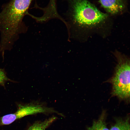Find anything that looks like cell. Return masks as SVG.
Masks as SVG:
<instances>
[{
  "instance_id": "obj_8",
  "label": "cell",
  "mask_w": 130,
  "mask_h": 130,
  "mask_svg": "<svg viewBox=\"0 0 130 130\" xmlns=\"http://www.w3.org/2000/svg\"><path fill=\"white\" fill-rule=\"evenodd\" d=\"M115 119V123L110 130H130L129 117H128L124 119L120 118Z\"/></svg>"
},
{
  "instance_id": "obj_4",
  "label": "cell",
  "mask_w": 130,
  "mask_h": 130,
  "mask_svg": "<svg viewBox=\"0 0 130 130\" xmlns=\"http://www.w3.org/2000/svg\"><path fill=\"white\" fill-rule=\"evenodd\" d=\"M17 111L14 113L5 115L1 117L0 124L5 125L9 124L15 120L24 117L38 113H60L53 109L41 104L31 103L25 105L19 104Z\"/></svg>"
},
{
  "instance_id": "obj_6",
  "label": "cell",
  "mask_w": 130,
  "mask_h": 130,
  "mask_svg": "<svg viewBox=\"0 0 130 130\" xmlns=\"http://www.w3.org/2000/svg\"><path fill=\"white\" fill-rule=\"evenodd\" d=\"M106 115L105 111H103L98 119L94 121L91 126L87 127V130H110L106 122Z\"/></svg>"
},
{
  "instance_id": "obj_5",
  "label": "cell",
  "mask_w": 130,
  "mask_h": 130,
  "mask_svg": "<svg viewBox=\"0 0 130 130\" xmlns=\"http://www.w3.org/2000/svg\"><path fill=\"white\" fill-rule=\"evenodd\" d=\"M102 6L107 12L115 14L122 11L124 5L122 0H99Z\"/></svg>"
},
{
  "instance_id": "obj_2",
  "label": "cell",
  "mask_w": 130,
  "mask_h": 130,
  "mask_svg": "<svg viewBox=\"0 0 130 130\" xmlns=\"http://www.w3.org/2000/svg\"><path fill=\"white\" fill-rule=\"evenodd\" d=\"M68 31L74 26L81 27L95 25L104 20L107 16L88 0H67Z\"/></svg>"
},
{
  "instance_id": "obj_3",
  "label": "cell",
  "mask_w": 130,
  "mask_h": 130,
  "mask_svg": "<svg viewBox=\"0 0 130 130\" xmlns=\"http://www.w3.org/2000/svg\"><path fill=\"white\" fill-rule=\"evenodd\" d=\"M108 82L111 84V94L120 101H130V64L128 60L120 59L113 76Z\"/></svg>"
},
{
  "instance_id": "obj_7",
  "label": "cell",
  "mask_w": 130,
  "mask_h": 130,
  "mask_svg": "<svg viewBox=\"0 0 130 130\" xmlns=\"http://www.w3.org/2000/svg\"><path fill=\"white\" fill-rule=\"evenodd\" d=\"M56 119V117H52L42 121H37L30 126L27 130H45Z\"/></svg>"
},
{
  "instance_id": "obj_9",
  "label": "cell",
  "mask_w": 130,
  "mask_h": 130,
  "mask_svg": "<svg viewBox=\"0 0 130 130\" xmlns=\"http://www.w3.org/2000/svg\"><path fill=\"white\" fill-rule=\"evenodd\" d=\"M9 80L4 71L0 68V85L4 87L6 83Z\"/></svg>"
},
{
  "instance_id": "obj_1",
  "label": "cell",
  "mask_w": 130,
  "mask_h": 130,
  "mask_svg": "<svg viewBox=\"0 0 130 130\" xmlns=\"http://www.w3.org/2000/svg\"><path fill=\"white\" fill-rule=\"evenodd\" d=\"M32 0H10L0 12V35L15 39L25 33L28 27L23 21Z\"/></svg>"
}]
</instances>
